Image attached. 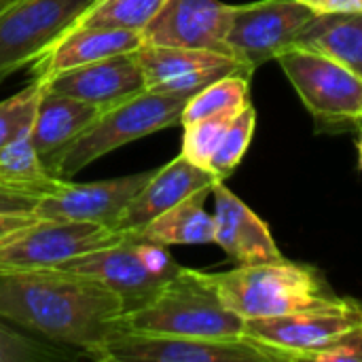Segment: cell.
<instances>
[{
    "label": "cell",
    "mask_w": 362,
    "mask_h": 362,
    "mask_svg": "<svg viewBox=\"0 0 362 362\" xmlns=\"http://www.w3.org/2000/svg\"><path fill=\"white\" fill-rule=\"evenodd\" d=\"M125 305L102 282L66 269L0 276V318L95 358Z\"/></svg>",
    "instance_id": "obj_1"
},
{
    "label": "cell",
    "mask_w": 362,
    "mask_h": 362,
    "mask_svg": "<svg viewBox=\"0 0 362 362\" xmlns=\"http://www.w3.org/2000/svg\"><path fill=\"white\" fill-rule=\"evenodd\" d=\"M221 301L242 320L327 310L348 303L314 265L295 261L238 265L231 272L208 274Z\"/></svg>",
    "instance_id": "obj_2"
},
{
    "label": "cell",
    "mask_w": 362,
    "mask_h": 362,
    "mask_svg": "<svg viewBox=\"0 0 362 362\" xmlns=\"http://www.w3.org/2000/svg\"><path fill=\"white\" fill-rule=\"evenodd\" d=\"M117 329L172 337H244V320L218 297L206 272L182 267L148 303L123 312Z\"/></svg>",
    "instance_id": "obj_3"
},
{
    "label": "cell",
    "mask_w": 362,
    "mask_h": 362,
    "mask_svg": "<svg viewBox=\"0 0 362 362\" xmlns=\"http://www.w3.org/2000/svg\"><path fill=\"white\" fill-rule=\"evenodd\" d=\"M189 95L142 91L125 102L102 108L100 115L68 146L49 157L47 168L66 178L74 176L95 159L136 142L155 132L178 127Z\"/></svg>",
    "instance_id": "obj_4"
},
{
    "label": "cell",
    "mask_w": 362,
    "mask_h": 362,
    "mask_svg": "<svg viewBox=\"0 0 362 362\" xmlns=\"http://www.w3.org/2000/svg\"><path fill=\"white\" fill-rule=\"evenodd\" d=\"M55 269L89 276L121 297L125 312L148 303L180 269L165 246L125 235L123 240L95 248L66 261Z\"/></svg>",
    "instance_id": "obj_5"
},
{
    "label": "cell",
    "mask_w": 362,
    "mask_h": 362,
    "mask_svg": "<svg viewBox=\"0 0 362 362\" xmlns=\"http://www.w3.org/2000/svg\"><path fill=\"white\" fill-rule=\"evenodd\" d=\"M276 62L284 70L316 132L337 134L362 123V76L348 66L305 49H286Z\"/></svg>",
    "instance_id": "obj_6"
},
{
    "label": "cell",
    "mask_w": 362,
    "mask_h": 362,
    "mask_svg": "<svg viewBox=\"0 0 362 362\" xmlns=\"http://www.w3.org/2000/svg\"><path fill=\"white\" fill-rule=\"evenodd\" d=\"M95 0H13L0 8V81L34 66Z\"/></svg>",
    "instance_id": "obj_7"
},
{
    "label": "cell",
    "mask_w": 362,
    "mask_h": 362,
    "mask_svg": "<svg viewBox=\"0 0 362 362\" xmlns=\"http://www.w3.org/2000/svg\"><path fill=\"white\" fill-rule=\"evenodd\" d=\"M123 238L125 233L93 223L38 218L0 244V276L55 269Z\"/></svg>",
    "instance_id": "obj_8"
},
{
    "label": "cell",
    "mask_w": 362,
    "mask_h": 362,
    "mask_svg": "<svg viewBox=\"0 0 362 362\" xmlns=\"http://www.w3.org/2000/svg\"><path fill=\"white\" fill-rule=\"evenodd\" d=\"M93 361L100 362H278L276 354L248 337H172L117 329Z\"/></svg>",
    "instance_id": "obj_9"
},
{
    "label": "cell",
    "mask_w": 362,
    "mask_h": 362,
    "mask_svg": "<svg viewBox=\"0 0 362 362\" xmlns=\"http://www.w3.org/2000/svg\"><path fill=\"white\" fill-rule=\"evenodd\" d=\"M314 13L297 0H261L235 4L227 45L231 55L252 72L293 47Z\"/></svg>",
    "instance_id": "obj_10"
},
{
    "label": "cell",
    "mask_w": 362,
    "mask_h": 362,
    "mask_svg": "<svg viewBox=\"0 0 362 362\" xmlns=\"http://www.w3.org/2000/svg\"><path fill=\"white\" fill-rule=\"evenodd\" d=\"M361 322L362 305L348 299L339 308L244 320V337L272 350L278 362H297Z\"/></svg>",
    "instance_id": "obj_11"
},
{
    "label": "cell",
    "mask_w": 362,
    "mask_h": 362,
    "mask_svg": "<svg viewBox=\"0 0 362 362\" xmlns=\"http://www.w3.org/2000/svg\"><path fill=\"white\" fill-rule=\"evenodd\" d=\"M134 55L142 68L144 87L157 93L191 98L206 85L227 74L252 76V70L238 62L235 57L206 49H185L144 42L138 51H134Z\"/></svg>",
    "instance_id": "obj_12"
},
{
    "label": "cell",
    "mask_w": 362,
    "mask_h": 362,
    "mask_svg": "<svg viewBox=\"0 0 362 362\" xmlns=\"http://www.w3.org/2000/svg\"><path fill=\"white\" fill-rule=\"evenodd\" d=\"M151 174L153 172H140L132 176L81 185L66 180V185L57 191L42 195L36 202L34 212L38 218L93 223L117 231L123 212L142 191Z\"/></svg>",
    "instance_id": "obj_13"
},
{
    "label": "cell",
    "mask_w": 362,
    "mask_h": 362,
    "mask_svg": "<svg viewBox=\"0 0 362 362\" xmlns=\"http://www.w3.org/2000/svg\"><path fill=\"white\" fill-rule=\"evenodd\" d=\"M233 8L235 4L221 0H168L142 30V38L148 45L206 49L231 55L227 34Z\"/></svg>",
    "instance_id": "obj_14"
},
{
    "label": "cell",
    "mask_w": 362,
    "mask_h": 362,
    "mask_svg": "<svg viewBox=\"0 0 362 362\" xmlns=\"http://www.w3.org/2000/svg\"><path fill=\"white\" fill-rule=\"evenodd\" d=\"M42 81L47 89L89 102L98 108L115 106L146 91L144 74L134 53L112 55L85 66H76L51 74Z\"/></svg>",
    "instance_id": "obj_15"
},
{
    "label": "cell",
    "mask_w": 362,
    "mask_h": 362,
    "mask_svg": "<svg viewBox=\"0 0 362 362\" xmlns=\"http://www.w3.org/2000/svg\"><path fill=\"white\" fill-rule=\"evenodd\" d=\"M214 195V244L238 265L280 263L286 257L274 242L267 223L250 210L225 182H216Z\"/></svg>",
    "instance_id": "obj_16"
},
{
    "label": "cell",
    "mask_w": 362,
    "mask_h": 362,
    "mask_svg": "<svg viewBox=\"0 0 362 362\" xmlns=\"http://www.w3.org/2000/svg\"><path fill=\"white\" fill-rule=\"evenodd\" d=\"M216 182L221 180L214 174L178 155L176 159H172L170 163L151 174L142 191L132 199V204L123 212L117 231L134 235L172 206L180 204L197 191L212 189Z\"/></svg>",
    "instance_id": "obj_17"
},
{
    "label": "cell",
    "mask_w": 362,
    "mask_h": 362,
    "mask_svg": "<svg viewBox=\"0 0 362 362\" xmlns=\"http://www.w3.org/2000/svg\"><path fill=\"white\" fill-rule=\"evenodd\" d=\"M144 45L140 32L117 30V28H91V25H74L66 36L57 40V45L45 53L34 66V76L47 78L51 74L85 66L98 59H106L112 55L134 53Z\"/></svg>",
    "instance_id": "obj_18"
},
{
    "label": "cell",
    "mask_w": 362,
    "mask_h": 362,
    "mask_svg": "<svg viewBox=\"0 0 362 362\" xmlns=\"http://www.w3.org/2000/svg\"><path fill=\"white\" fill-rule=\"evenodd\" d=\"M100 110L102 108L89 102L55 93L45 85L42 98L38 102L30 127L32 146L47 161L64 146H68L76 136H81L87 129V125L100 115Z\"/></svg>",
    "instance_id": "obj_19"
},
{
    "label": "cell",
    "mask_w": 362,
    "mask_h": 362,
    "mask_svg": "<svg viewBox=\"0 0 362 362\" xmlns=\"http://www.w3.org/2000/svg\"><path fill=\"white\" fill-rule=\"evenodd\" d=\"M293 47L327 55L362 76V13L314 15Z\"/></svg>",
    "instance_id": "obj_20"
},
{
    "label": "cell",
    "mask_w": 362,
    "mask_h": 362,
    "mask_svg": "<svg viewBox=\"0 0 362 362\" xmlns=\"http://www.w3.org/2000/svg\"><path fill=\"white\" fill-rule=\"evenodd\" d=\"M212 189L193 193L191 197L182 199L180 204L153 218L142 231L134 235L165 248L214 244V216L206 210V199Z\"/></svg>",
    "instance_id": "obj_21"
},
{
    "label": "cell",
    "mask_w": 362,
    "mask_h": 362,
    "mask_svg": "<svg viewBox=\"0 0 362 362\" xmlns=\"http://www.w3.org/2000/svg\"><path fill=\"white\" fill-rule=\"evenodd\" d=\"M64 185L66 178L55 176L32 146L30 132L0 148V191L40 199Z\"/></svg>",
    "instance_id": "obj_22"
},
{
    "label": "cell",
    "mask_w": 362,
    "mask_h": 362,
    "mask_svg": "<svg viewBox=\"0 0 362 362\" xmlns=\"http://www.w3.org/2000/svg\"><path fill=\"white\" fill-rule=\"evenodd\" d=\"M246 104H250V76L227 74L206 85L204 89H199L187 100L180 125L212 115L240 112Z\"/></svg>",
    "instance_id": "obj_23"
},
{
    "label": "cell",
    "mask_w": 362,
    "mask_h": 362,
    "mask_svg": "<svg viewBox=\"0 0 362 362\" xmlns=\"http://www.w3.org/2000/svg\"><path fill=\"white\" fill-rule=\"evenodd\" d=\"M165 2L168 0H95L78 25L117 28L142 34Z\"/></svg>",
    "instance_id": "obj_24"
},
{
    "label": "cell",
    "mask_w": 362,
    "mask_h": 362,
    "mask_svg": "<svg viewBox=\"0 0 362 362\" xmlns=\"http://www.w3.org/2000/svg\"><path fill=\"white\" fill-rule=\"evenodd\" d=\"M255 125H257V110L250 102L233 117L208 163V172H212L221 182H225L238 170L244 155L248 153L255 136Z\"/></svg>",
    "instance_id": "obj_25"
},
{
    "label": "cell",
    "mask_w": 362,
    "mask_h": 362,
    "mask_svg": "<svg viewBox=\"0 0 362 362\" xmlns=\"http://www.w3.org/2000/svg\"><path fill=\"white\" fill-rule=\"evenodd\" d=\"M235 115L238 112H223V115H212V117H204V119L185 123L180 155L187 157L189 161H193L195 165L208 170V163Z\"/></svg>",
    "instance_id": "obj_26"
},
{
    "label": "cell",
    "mask_w": 362,
    "mask_h": 362,
    "mask_svg": "<svg viewBox=\"0 0 362 362\" xmlns=\"http://www.w3.org/2000/svg\"><path fill=\"white\" fill-rule=\"evenodd\" d=\"M83 358L78 352H70L51 341L34 339L0 318V362H53Z\"/></svg>",
    "instance_id": "obj_27"
},
{
    "label": "cell",
    "mask_w": 362,
    "mask_h": 362,
    "mask_svg": "<svg viewBox=\"0 0 362 362\" xmlns=\"http://www.w3.org/2000/svg\"><path fill=\"white\" fill-rule=\"evenodd\" d=\"M45 91L42 78H32L28 87L0 102V148L28 134Z\"/></svg>",
    "instance_id": "obj_28"
},
{
    "label": "cell",
    "mask_w": 362,
    "mask_h": 362,
    "mask_svg": "<svg viewBox=\"0 0 362 362\" xmlns=\"http://www.w3.org/2000/svg\"><path fill=\"white\" fill-rule=\"evenodd\" d=\"M305 362H362V322L327 346L303 356Z\"/></svg>",
    "instance_id": "obj_29"
},
{
    "label": "cell",
    "mask_w": 362,
    "mask_h": 362,
    "mask_svg": "<svg viewBox=\"0 0 362 362\" xmlns=\"http://www.w3.org/2000/svg\"><path fill=\"white\" fill-rule=\"evenodd\" d=\"M305 4L314 15H339L362 13V0H297Z\"/></svg>",
    "instance_id": "obj_30"
},
{
    "label": "cell",
    "mask_w": 362,
    "mask_h": 362,
    "mask_svg": "<svg viewBox=\"0 0 362 362\" xmlns=\"http://www.w3.org/2000/svg\"><path fill=\"white\" fill-rule=\"evenodd\" d=\"M34 221H38L34 210H23V212H0V244L4 240H8L13 233H17L19 229L32 225Z\"/></svg>",
    "instance_id": "obj_31"
},
{
    "label": "cell",
    "mask_w": 362,
    "mask_h": 362,
    "mask_svg": "<svg viewBox=\"0 0 362 362\" xmlns=\"http://www.w3.org/2000/svg\"><path fill=\"white\" fill-rule=\"evenodd\" d=\"M36 197L21 195V193H11V191H0V212H23V210H34Z\"/></svg>",
    "instance_id": "obj_32"
},
{
    "label": "cell",
    "mask_w": 362,
    "mask_h": 362,
    "mask_svg": "<svg viewBox=\"0 0 362 362\" xmlns=\"http://www.w3.org/2000/svg\"><path fill=\"white\" fill-rule=\"evenodd\" d=\"M358 129V140H356V151H358V170L362 172V123L356 127Z\"/></svg>",
    "instance_id": "obj_33"
},
{
    "label": "cell",
    "mask_w": 362,
    "mask_h": 362,
    "mask_svg": "<svg viewBox=\"0 0 362 362\" xmlns=\"http://www.w3.org/2000/svg\"><path fill=\"white\" fill-rule=\"evenodd\" d=\"M13 0H2V6H6V4H11Z\"/></svg>",
    "instance_id": "obj_34"
},
{
    "label": "cell",
    "mask_w": 362,
    "mask_h": 362,
    "mask_svg": "<svg viewBox=\"0 0 362 362\" xmlns=\"http://www.w3.org/2000/svg\"><path fill=\"white\" fill-rule=\"evenodd\" d=\"M0 8H2V0H0Z\"/></svg>",
    "instance_id": "obj_35"
}]
</instances>
